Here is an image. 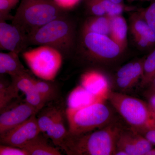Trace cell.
<instances>
[{
	"instance_id": "obj_10",
	"label": "cell",
	"mask_w": 155,
	"mask_h": 155,
	"mask_svg": "<svg viewBox=\"0 0 155 155\" xmlns=\"http://www.w3.org/2000/svg\"><path fill=\"white\" fill-rule=\"evenodd\" d=\"M28 44L27 34L17 25L0 20V48L19 54L25 51Z\"/></svg>"
},
{
	"instance_id": "obj_30",
	"label": "cell",
	"mask_w": 155,
	"mask_h": 155,
	"mask_svg": "<svg viewBox=\"0 0 155 155\" xmlns=\"http://www.w3.org/2000/svg\"><path fill=\"white\" fill-rule=\"evenodd\" d=\"M139 134L145 137L153 145H155V125L146 129Z\"/></svg>"
},
{
	"instance_id": "obj_16",
	"label": "cell",
	"mask_w": 155,
	"mask_h": 155,
	"mask_svg": "<svg viewBox=\"0 0 155 155\" xmlns=\"http://www.w3.org/2000/svg\"><path fill=\"white\" fill-rule=\"evenodd\" d=\"M13 84L19 91L25 95L26 102L40 110L45 105V103L39 94L35 84V78L29 74L25 72L20 75L11 77Z\"/></svg>"
},
{
	"instance_id": "obj_17",
	"label": "cell",
	"mask_w": 155,
	"mask_h": 155,
	"mask_svg": "<svg viewBox=\"0 0 155 155\" xmlns=\"http://www.w3.org/2000/svg\"><path fill=\"white\" fill-rule=\"evenodd\" d=\"M107 100L94 95L80 85L70 94L68 100V108L77 110Z\"/></svg>"
},
{
	"instance_id": "obj_7",
	"label": "cell",
	"mask_w": 155,
	"mask_h": 155,
	"mask_svg": "<svg viewBox=\"0 0 155 155\" xmlns=\"http://www.w3.org/2000/svg\"><path fill=\"white\" fill-rule=\"evenodd\" d=\"M22 56L35 75L42 80L53 81L62 66L63 56L58 50L48 46H39L24 51Z\"/></svg>"
},
{
	"instance_id": "obj_20",
	"label": "cell",
	"mask_w": 155,
	"mask_h": 155,
	"mask_svg": "<svg viewBox=\"0 0 155 155\" xmlns=\"http://www.w3.org/2000/svg\"><path fill=\"white\" fill-rule=\"evenodd\" d=\"M110 28V17L107 16H91L84 23L81 32H91L109 36Z\"/></svg>"
},
{
	"instance_id": "obj_11",
	"label": "cell",
	"mask_w": 155,
	"mask_h": 155,
	"mask_svg": "<svg viewBox=\"0 0 155 155\" xmlns=\"http://www.w3.org/2000/svg\"><path fill=\"white\" fill-rule=\"evenodd\" d=\"M153 148L152 143L127 125L119 134L116 150L123 151L127 155H146Z\"/></svg>"
},
{
	"instance_id": "obj_5",
	"label": "cell",
	"mask_w": 155,
	"mask_h": 155,
	"mask_svg": "<svg viewBox=\"0 0 155 155\" xmlns=\"http://www.w3.org/2000/svg\"><path fill=\"white\" fill-rule=\"evenodd\" d=\"M107 102V100L98 102L77 110L67 108L68 132L73 134L86 133L118 119L114 113L115 109Z\"/></svg>"
},
{
	"instance_id": "obj_21",
	"label": "cell",
	"mask_w": 155,
	"mask_h": 155,
	"mask_svg": "<svg viewBox=\"0 0 155 155\" xmlns=\"http://www.w3.org/2000/svg\"><path fill=\"white\" fill-rule=\"evenodd\" d=\"M22 149L26 151L28 155H62L58 149L50 145L40 134L28 142Z\"/></svg>"
},
{
	"instance_id": "obj_15",
	"label": "cell",
	"mask_w": 155,
	"mask_h": 155,
	"mask_svg": "<svg viewBox=\"0 0 155 155\" xmlns=\"http://www.w3.org/2000/svg\"><path fill=\"white\" fill-rule=\"evenodd\" d=\"M130 29L139 46L149 48L155 45V31L150 27L140 13L133 14L130 18Z\"/></svg>"
},
{
	"instance_id": "obj_28",
	"label": "cell",
	"mask_w": 155,
	"mask_h": 155,
	"mask_svg": "<svg viewBox=\"0 0 155 155\" xmlns=\"http://www.w3.org/2000/svg\"><path fill=\"white\" fill-rule=\"evenodd\" d=\"M0 155H28L25 150L20 148L1 144Z\"/></svg>"
},
{
	"instance_id": "obj_23",
	"label": "cell",
	"mask_w": 155,
	"mask_h": 155,
	"mask_svg": "<svg viewBox=\"0 0 155 155\" xmlns=\"http://www.w3.org/2000/svg\"><path fill=\"white\" fill-rule=\"evenodd\" d=\"M155 78V48L146 58L143 64V73L140 84L141 87H147Z\"/></svg>"
},
{
	"instance_id": "obj_8",
	"label": "cell",
	"mask_w": 155,
	"mask_h": 155,
	"mask_svg": "<svg viewBox=\"0 0 155 155\" xmlns=\"http://www.w3.org/2000/svg\"><path fill=\"white\" fill-rule=\"evenodd\" d=\"M36 117L41 133H45L54 144L60 147L68 130L64 125V111L59 106L44 107Z\"/></svg>"
},
{
	"instance_id": "obj_29",
	"label": "cell",
	"mask_w": 155,
	"mask_h": 155,
	"mask_svg": "<svg viewBox=\"0 0 155 155\" xmlns=\"http://www.w3.org/2000/svg\"><path fill=\"white\" fill-rule=\"evenodd\" d=\"M61 8L66 11L74 8L77 6L81 0H53Z\"/></svg>"
},
{
	"instance_id": "obj_2",
	"label": "cell",
	"mask_w": 155,
	"mask_h": 155,
	"mask_svg": "<svg viewBox=\"0 0 155 155\" xmlns=\"http://www.w3.org/2000/svg\"><path fill=\"white\" fill-rule=\"evenodd\" d=\"M27 36L28 46H48L58 50L63 57H68L75 47V25L67 14L28 34Z\"/></svg>"
},
{
	"instance_id": "obj_3",
	"label": "cell",
	"mask_w": 155,
	"mask_h": 155,
	"mask_svg": "<svg viewBox=\"0 0 155 155\" xmlns=\"http://www.w3.org/2000/svg\"><path fill=\"white\" fill-rule=\"evenodd\" d=\"M53 0H20L12 23L29 34L52 20L67 14Z\"/></svg>"
},
{
	"instance_id": "obj_12",
	"label": "cell",
	"mask_w": 155,
	"mask_h": 155,
	"mask_svg": "<svg viewBox=\"0 0 155 155\" xmlns=\"http://www.w3.org/2000/svg\"><path fill=\"white\" fill-rule=\"evenodd\" d=\"M39 112L37 109L26 102L10 110L1 111L0 135L25 122Z\"/></svg>"
},
{
	"instance_id": "obj_33",
	"label": "cell",
	"mask_w": 155,
	"mask_h": 155,
	"mask_svg": "<svg viewBox=\"0 0 155 155\" xmlns=\"http://www.w3.org/2000/svg\"><path fill=\"white\" fill-rule=\"evenodd\" d=\"M116 4H123V0H108Z\"/></svg>"
},
{
	"instance_id": "obj_4",
	"label": "cell",
	"mask_w": 155,
	"mask_h": 155,
	"mask_svg": "<svg viewBox=\"0 0 155 155\" xmlns=\"http://www.w3.org/2000/svg\"><path fill=\"white\" fill-rule=\"evenodd\" d=\"M107 100L125 124L134 131L140 133L155 125L154 116L144 101L112 90Z\"/></svg>"
},
{
	"instance_id": "obj_31",
	"label": "cell",
	"mask_w": 155,
	"mask_h": 155,
	"mask_svg": "<svg viewBox=\"0 0 155 155\" xmlns=\"http://www.w3.org/2000/svg\"><path fill=\"white\" fill-rule=\"evenodd\" d=\"M147 87H149L150 88L152 89L153 90L155 91V78L153 79L151 82L150 84Z\"/></svg>"
},
{
	"instance_id": "obj_13",
	"label": "cell",
	"mask_w": 155,
	"mask_h": 155,
	"mask_svg": "<svg viewBox=\"0 0 155 155\" xmlns=\"http://www.w3.org/2000/svg\"><path fill=\"white\" fill-rule=\"evenodd\" d=\"M143 60L133 61L123 65L116 72L114 84L118 92L130 90L140 82L143 73Z\"/></svg>"
},
{
	"instance_id": "obj_26",
	"label": "cell",
	"mask_w": 155,
	"mask_h": 155,
	"mask_svg": "<svg viewBox=\"0 0 155 155\" xmlns=\"http://www.w3.org/2000/svg\"><path fill=\"white\" fill-rule=\"evenodd\" d=\"M20 0H0V20H5L11 18L9 15Z\"/></svg>"
},
{
	"instance_id": "obj_34",
	"label": "cell",
	"mask_w": 155,
	"mask_h": 155,
	"mask_svg": "<svg viewBox=\"0 0 155 155\" xmlns=\"http://www.w3.org/2000/svg\"><path fill=\"white\" fill-rule=\"evenodd\" d=\"M127 1H129V2H134V1H149V0H127Z\"/></svg>"
},
{
	"instance_id": "obj_27",
	"label": "cell",
	"mask_w": 155,
	"mask_h": 155,
	"mask_svg": "<svg viewBox=\"0 0 155 155\" xmlns=\"http://www.w3.org/2000/svg\"><path fill=\"white\" fill-rule=\"evenodd\" d=\"M140 13L150 27L155 31V0Z\"/></svg>"
},
{
	"instance_id": "obj_22",
	"label": "cell",
	"mask_w": 155,
	"mask_h": 155,
	"mask_svg": "<svg viewBox=\"0 0 155 155\" xmlns=\"http://www.w3.org/2000/svg\"><path fill=\"white\" fill-rule=\"evenodd\" d=\"M51 81H52L35 79V87L45 104L55 100L58 96L57 87Z\"/></svg>"
},
{
	"instance_id": "obj_32",
	"label": "cell",
	"mask_w": 155,
	"mask_h": 155,
	"mask_svg": "<svg viewBox=\"0 0 155 155\" xmlns=\"http://www.w3.org/2000/svg\"><path fill=\"white\" fill-rule=\"evenodd\" d=\"M146 155H155V148H153L151 150L147 153Z\"/></svg>"
},
{
	"instance_id": "obj_9",
	"label": "cell",
	"mask_w": 155,
	"mask_h": 155,
	"mask_svg": "<svg viewBox=\"0 0 155 155\" xmlns=\"http://www.w3.org/2000/svg\"><path fill=\"white\" fill-rule=\"evenodd\" d=\"M36 115H34L22 124L1 134V144L22 148L36 138L41 133L38 124Z\"/></svg>"
},
{
	"instance_id": "obj_18",
	"label": "cell",
	"mask_w": 155,
	"mask_h": 155,
	"mask_svg": "<svg viewBox=\"0 0 155 155\" xmlns=\"http://www.w3.org/2000/svg\"><path fill=\"white\" fill-rule=\"evenodd\" d=\"M28 72L19 60V54L12 52L0 53V73L17 76Z\"/></svg>"
},
{
	"instance_id": "obj_24",
	"label": "cell",
	"mask_w": 155,
	"mask_h": 155,
	"mask_svg": "<svg viewBox=\"0 0 155 155\" xmlns=\"http://www.w3.org/2000/svg\"><path fill=\"white\" fill-rule=\"evenodd\" d=\"M19 90L12 83L5 87L1 81L0 84V109L1 111L5 107L11 100L18 96Z\"/></svg>"
},
{
	"instance_id": "obj_6",
	"label": "cell",
	"mask_w": 155,
	"mask_h": 155,
	"mask_svg": "<svg viewBox=\"0 0 155 155\" xmlns=\"http://www.w3.org/2000/svg\"><path fill=\"white\" fill-rule=\"evenodd\" d=\"M81 49L84 61L93 65L113 63L123 52L110 36L91 32H81Z\"/></svg>"
},
{
	"instance_id": "obj_14",
	"label": "cell",
	"mask_w": 155,
	"mask_h": 155,
	"mask_svg": "<svg viewBox=\"0 0 155 155\" xmlns=\"http://www.w3.org/2000/svg\"><path fill=\"white\" fill-rule=\"evenodd\" d=\"M81 85L97 96L107 99L111 85L105 74L96 69L87 71L81 75Z\"/></svg>"
},
{
	"instance_id": "obj_1",
	"label": "cell",
	"mask_w": 155,
	"mask_h": 155,
	"mask_svg": "<svg viewBox=\"0 0 155 155\" xmlns=\"http://www.w3.org/2000/svg\"><path fill=\"white\" fill-rule=\"evenodd\" d=\"M126 125L118 119L86 133L68 131L60 147L68 155H114L119 134Z\"/></svg>"
},
{
	"instance_id": "obj_19",
	"label": "cell",
	"mask_w": 155,
	"mask_h": 155,
	"mask_svg": "<svg viewBox=\"0 0 155 155\" xmlns=\"http://www.w3.org/2000/svg\"><path fill=\"white\" fill-rule=\"evenodd\" d=\"M127 22L122 15L110 17L109 36L119 46L123 52L127 46Z\"/></svg>"
},
{
	"instance_id": "obj_25",
	"label": "cell",
	"mask_w": 155,
	"mask_h": 155,
	"mask_svg": "<svg viewBox=\"0 0 155 155\" xmlns=\"http://www.w3.org/2000/svg\"><path fill=\"white\" fill-rule=\"evenodd\" d=\"M85 5L91 16H107L103 0H85Z\"/></svg>"
}]
</instances>
